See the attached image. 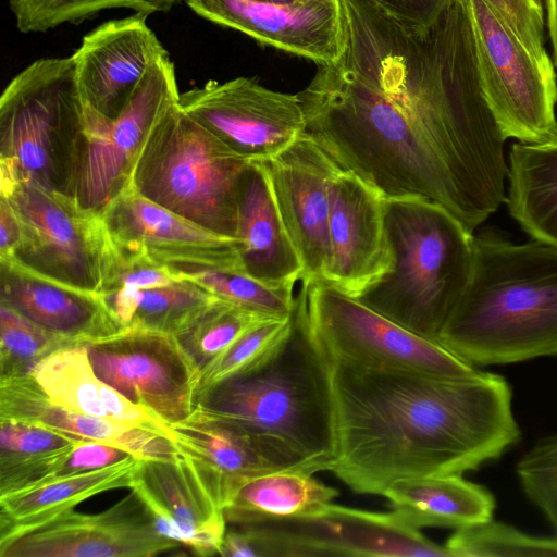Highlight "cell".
<instances>
[{
	"mask_svg": "<svg viewBox=\"0 0 557 557\" xmlns=\"http://www.w3.org/2000/svg\"><path fill=\"white\" fill-rule=\"evenodd\" d=\"M297 95L305 132L384 199L434 202L470 232L506 202V137L482 91L374 85L337 61Z\"/></svg>",
	"mask_w": 557,
	"mask_h": 557,
	"instance_id": "obj_1",
	"label": "cell"
},
{
	"mask_svg": "<svg viewBox=\"0 0 557 557\" xmlns=\"http://www.w3.org/2000/svg\"><path fill=\"white\" fill-rule=\"evenodd\" d=\"M332 381L331 472L356 493L382 495L406 478L462 475L520 438L510 385L492 372L443 376L332 362Z\"/></svg>",
	"mask_w": 557,
	"mask_h": 557,
	"instance_id": "obj_2",
	"label": "cell"
},
{
	"mask_svg": "<svg viewBox=\"0 0 557 557\" xmlns=\"http://www.w3.org/2000/svg\"><path fill=\"white\" fill-rule=\"evenodd\" d=\"M195 412L244 435L276 470L311 474L337 460L332 362L308 314V283L295 296L283 337L247 368L196 397Z\"/></svg>",
	"mask_w": 557,
	"mask_h": 557,
	"instance_id": "obj_3",
	"label": "cell"
},
{
	"mask_svg": "<svg viewBox=\"0 0 557 557\" xmlns=\"http://www.w3.org/2000/svg\"><path fill=\"white\" fill-rule=\"evenodd\" d=\"M436 341L472 366L557 358V248L474 237L469 283Z\"/></svg>",
	"mask_w": 557,
	"mask_h": 557,
	"instance_id": "obj_4",
	"label": "cell"
},
{
	"mask_svg": "<svg viewBox=\"0 0 557 557\" xmlns=\"http://www.w3.org/2000/svg\"><path fill=\"white\" fill-rule=\"evenodd\" d=\"M385 232L392 269L356 298L436 341L469 283L474 236L446 209L422 199H385Z\"/></svg>",
	"mask_w": 557,
	"mask_h": 557,
	"instance_id": "obj_5",
	"label": "cell"
},
{
	"mask_svg": "<svg viewBox=\"0 0 557 557\" xmlns=\"http://www.w3.org/2000/svg\"><path fill=\"white\" fill-rule=\"evenodd\" d=\"M84 122L72 55L28 64L0 98V181L72 198Z\"/></svg>",
	"mask_w": 557,
	"mask_h": 557,
	"instance_id": "obj_6",
	"label": "cell"
},
{
	"mask_svg": "<svg viewBox=\"0 0 557 557\" xmlns=\"http://www.w3.org/2000/svg\"><path fill=\"white\" fill-rule=\"evenodd\" d=\"M249 163L178 101L150 132L127 183L148 200L237 239L238 191Z\"/></svg>",
	"mask_w": 557,
	"mask_h": 557,
	"instance_id": "obj_7",
	"label": "cell"
},
{
	"mask_svg": "<svg viewBox=\"0 0 557 557\" xmlns=\"http://www.w3.org/2000/svg\"><path fill=\"white\" fill-rule=\"evenodd\" d=\"M0 197L11 205L21 226L9 261L69 286L102 292L113 246L100 214L30 182L0 181Z\"/></svg>",
	"mask_w": 557,
	"mask_h": 557,
	"instance_id": "obj_8",
	"label": "cell"
},
{
	"mask_svg": "<svg viewBox=\"0 0 557 557\" xmlns=\"http://www.w3.org/2000/svg\"><path fill=\"white\" fill-rule=\"evenodd\" d=\"M308 283L312 332L332 362L443 376L478 369L435 339L418 335L323 281Z\"/></svg>",
	"mask_w": 557,
	"mask_h": 557,
	"instance_id": "obj_9",
	"label": "cell"
},
{
	"mask_svg": "<svg viewBox=\"0 0 557 557\" xmlns=\"http://www.w3.org/2000/svg\"><path fill=\"white\" fill-rule=\"evenodd\" d=\"M480 78L503 135L542 143L557 135V77L549 55L527 48L486 0H469Z\"/></svg>",
	"mask_w": 557,
	"mask_h": 557,
	"instance_id": "obj_10",
	"label": "cell"
},
{
	"mask_svg": "<svg viewBox=\"0 0 557 557\" xmlns=\"http://www.w3.org/2000/svg\"><path fill=\"white\" fill-rule=\"evenodd\" d=\"M251 539L260 557H450L393 511L372 512L331 503L296 517L233 524Z\"/></svg>",
	"mask_w": 557,
	"mask_h": 557,
	"instance_id": "obj_11",
	"label": "cell"
},
{
	"mask_svg": "<svg viewBox=\"0 0 557 557\" xmlns=\"http://www.w3.org/2000/svg\"><path fill=\"white\" fill-rule=\"evenodd\" d=\"M175 66L163 55L148 70L134 97L114 120L85 108L84 135L73 199L101 214L125 187L145 140L166 111L180 101Z\"/></svg>",
	"mask_w": 557,
	"mask_h": 557,
	"instance_id": "obj_12",
	"label": "cell"
},
{
	"mask_svg": "<svg viewBox=\"0 0 557 557\" xmlns=\"http://www.w3.org/2000/svg\"><path fill=\"white\" fill-rule=\"evenodd\" d=\"M95 373L168 425L193 413L201 372L174 335L125 329L83 344Z\"/></svg>",
	"mask_w": 557,
	"mask_h": 557,
	"instance_id": "obj_13",
	"label": "cell"
},
{
	"mask_svg": "<svg viewBox=\"0 0 557 557\" xmlns=\"http://www.w3.org/2000/svg\"><path fill=\"white\" fill-rule=\"evenodd\" d=\"M180 107L249 162H265L306 131L297 94L272 90L251 77L208 81L181 94Z\"/></svg>",
	"mask_w": 557,
	"mask_h": 557,
	"instance_id": "obj_14",
	"label": "cell"
},
{
	"mask_svg": "<svg viewBox=\"0 0 557 557\" xmlns=\"http://www.w3.org/2000/svg\"><path fill=\"white\" fill-rule=\"evenodd\" d=\"M180 545L163 535L135 491L100 513L70 509L0 532V557H152Z\"/></svg>",
	"mask_w": 557,
	"mask_h": 557,
	"instance_id": "obj_15",
	"label": "cell"
},
{
	"mask_svg": "<svg viewBox=\"0 0 557 557\" xmlns=\"http://www.w3.org/2000/svg\"><path fill=\"white\" fill-rule=\"evenodd\" d=\"M113 247L181 272H245L240 242L213 233L150 200L127 183L101 212Z\"/></svg>",
	"mask_w": 557,
	"mask_h": 557,
	"instance_id": "obj_16",
	"label": "cell"
},
{
	"mask_svg": "<svg viewBox=\"0 0 557 557\" xmlns=\"http://www.w3.org/2000/svg\"><path fill=\"white\" fill-rule=\"evenodd\" d=\"M198 16L319 65L341 60L348 42L342 0L288 4L256 0H184Z\"/></svg>",
	"mask_w": 557,
	"mask_h": 557,
	"instance_id": "obj_17",
	"label": "cell"
},
{
	"mask_svg": "<svg viewBox=\"0 0 557 557\" xmlns=\"http://www.w3.org/2000/svg\"><path fill=\"white\" fill-rule=\"evenodd\" d=\"M263 164L304 264L301 282L324 281L330 260V184L341 168L306 132Z\"/></svg>",
	"mask_w": 557,
	"mask_h": 557,
	"instance_id": "obj_18",
	"label": "cell"
},
{
	"mask_svg": "<svg viewBox=\"0 0 557 557\" xmlns=\"http://www.w3.org/2000/svg\"><path fill=\"white\" fill-rule=\"evenodd\" d=\"M147 15L107 21L82 39L72 54L84 107L116 119L134 97L148 70L169 54L147 24Z\"/></svg>",
	"mask_w": 557,
	"mask_h": 557,
	"instance_id": "obj_19",
	"label": "cell"
},
{
	"mask_svg": "<svg viewBox=\"0 0 557 557\" xmlns=\"http://www.w3.org/2000/svg\"><path fill=\"white\" fill-rule=\"evenodd\" d=\"M330 260L323 282L358 297L392 269L385 199L352 172L330 184Z\"/></svg>",
	"mask_w": 557,
	"mask_h": 557,
	"instance_id": "obj_20",
	"label": "cell"
},
{
	"mask_svg": "<svg viewBox=\"0 0 557 557\" xmlns=\"http://www.w3.org/2000/svg\"><path fill=\"white\" fill-rule=\"evenodd\" d=\"M131 488L163 535L198 556L220 555L227 530L224 511L183 455L139 460Z\"/></svg>",
	"mask_w": 557,
	"mask_h": 557,
	"instance_id": "obj_21",
	"label": "cell"
},
{
	"mask_svg": "<svg viewBox=\"0 0 557 557\" xmlns=\"http://www.w3.org/2000/svg\"><path fill=\"white\" fill-rule=\"evenodd\" d=\"M0 302L79 345L124 330L99 294L47 278L14 261H0Z\"/></svg>",
	"mask_w": 557,
	"mask_h": 557,
	"instance_id": "obj_22",
	"label": "cell"
},
{
	"mask_svg": "<svg viewBox=\"0 0 557 557\" xmlns=\"http://www.w3.org/2000/svg\"><path fill=\"white\" fill-rule=\"evenodd\" d=\"M0 419H13L81 441L120 447L139 460L169 459L176 454L165 435L124 422L97 418L53 403L32 374L0 377Z\"/></svg>",
	"mask_w": 557,
	"mask_h": 557,
	"instance_id": "obj_23",
	"label": "cell"
},
{
	"mask_svg": "<svg viewBox=\"0 0 557 557\" xmlns=\"http://www.w3.org/2000/svg\"><path fill=\"white\" fill-rule=\"evenodd\" d=\"M237 239L246 274L294 286L304 264L281 218L263 162H250L238 191Z\"/></svg>",
	"mask_w": 557,
	"mask_h": 557,
	"instance_id": "obj_24",
	"label": "cell"
},
{
	"mask_svg": "<svg viewBox=\"0 0 557 557\" xmlns=\"http://www.w3.org/2000/svg\"><path fill=\"white\" fill-rule=\"evenodd\" d=\"M33 377L50 399L75 412L137 425L171 438V426L131 403L94 371L84 345L59 349L39 361Z\"/></svg>",
	"mask_w": 557,
	"mask_h": 557,
	"instance_id": "obj_25",
	"label": "cell"
},
{
	"mask_svg": "<svg viewBox=\"0 0 557 557\" xmlns=\"http://www.w3.org/2000/svg\"><path fill=\"white\" fill-rule=\"evenodd\" d=\"M170 426L180 454L223 511L242 483L276 470L244 435L220 421L193 411L186 420Z\"/></svg>",
	"mask_w": 557,
	"mask_h": 557,
	"instance_id": "obj_26",
	"label": "cell"
},
{
	"mask_svg": "<svg viewBox=\"0 0 557 557\" xmlns=\"http://www.w3.org/2000/svg\"><path fill=\"white\" fill-rule=\"evenodd\" d=\"M382 496L393 512L417 530L426 527L463 528L491 520L493 494L460 474L399 479Z\"/></svg>",
	"mask_w": 557,
	"mask_h": 557,
	"instance_id": "obj_27",
	"label": "cell"
},
{
	"mask_svg": "<svg viewBox=\"0 0 557 557\" xmlns=\"http://www.w3.org/2000/svg\"><path fill=\"white\" fill-rule=\"evenodd\" d=\"M506 202L534 240L557 248V135L511 146Z\"/></svg>",
	"mask_w": 557,
	"mask_h": 557,
	"instance_id": "obj_28",
	"label": "cell"
},
{
	"mask_svg": "<svg viewBox=\"0 0 557 557\" xmlns=\"http://www.w3.org/2000/svg\"><path fill=\"white\" fill-rule=\"evenodd\" d=\"M139 459L70 475L53 476L32 488L0 497V532L41 523L100 493L132 487Z\"/></svg>",
	"mask_w": 557,
	"mask_h": 557,
	"instance_id": "obj_29",
	"label": "cell"
},
{
	"mask_svg": "<svg viewBox=\"0 0 557 557\" xmlns=\"http://www.w3.org/2000/svg\"><path fill=\"white\" fill-rule=\"evenodd\" d=\"M337 494L311 473L271 470L242 483L225 505L224 516L232 525L302 516L331 503Z\"/></svg>",
	"mask_w": 557,
	"mask_h": 557,
	"instance_id": "obj_30",
	"label": "cell"
},
{
	"mask_svg": "<svg viewBox=\"0 0 557 557\" xmlns=\"http://www.w3.org/2000/svg\"><path fill=\"white\" fill-rule=\"evenodd\" d=\"M78 442L48 428L0 419V497L55 476Z\"/></svg>",
	"mask_w": 557,
	"mask_h": 557,
	"instance_id": "obj_31",
	"label": "cell"
},
{
	"mask_svg": "<svg viewBox=\"0 0 557 557\" xmlns=\"http://www.w3.org/2000/svg\"><path fill=\"white\" fill-rule=\"evenodd\" d=\"M122 329L176 335L215 296L183 278L153 288L122 287L99 294Z\"/></svg>",
	"mask_w": 557,
	"mask_h": 557,
	"instance_id": "obj_32",
	"label": "cell"
},
{
	"mask_svg": "<svg viewBox=\"0 0 557 557\" xmlns=\"http://www.w3.org/2000/svg\"><path fill=\"white\" fill-rule=\"evenodd\" d=\"M184 0H8L16 28L46 33L64 24H79L103 11L127 9L144 15L171 11Z\"/></svg>",
	"mask_w": 557,
	"mask_h": 557,
	"instance_id": "obj_33",
	"label": "cell"
},
{
	"mask_svg": "<svg viewBox=\"0 0 557 557\" xmlns=\"http://www.w3.org/2000/svg\"><path fill=\"white\" fill-rule=\"evenodd\" d=\"M264 319L273 318L260 317L215 297L174 336L202 373L246 330Z\"/></svg>",
	"mask_w": 557,
	"mask_h": 557,
	"instance_id": "obj_34",
	"label": "cell"
},
{
	"mask_svg": "<svg viewBox=\"0 0 557 557\" xmlns=\"http://www.w3.org/2000/svg\"><path fill=\"white\" fill-rule=\"evenodd\" d=\"M178 273L181 277L193 281L215 297L263 318H288L294 309V286L290 285H269L237 271L201 270Z\"/></svg>",
	"mask_w": 557,
	"mask_h": 557,
	"instance_id": "obj_35",
	"label": "cell"
},
{
	"mask_svg": "<svg viewBox=\"0 0 557 557\" xmlns=\"http://www.w3.org/2000/svg\"><path fill=\"white\" fill-rule=\"evenodd\" d=\"M445 547L450 557H557V536L530 535L511 525L491 519L456 529L445 543Z\"/></svg>",
	"mask_w": 557,
	"mask_h": 557,
	"instance_id": "obj_36",
	"label": "cell"
},
{
	"mask_svg": "<svg viewBox=\"0 0 557 557\" xmlns=\"http://www.w3.org/2000/svg\"><path fill=\"white\" fill-rule=\"evenodd\" d=\"M75 344L54 335L0 302V377L32 374L52 352Z\"/></svg>",
	"mask_w": 557,
	"mask_h": 557,
	"instance_id": "obj_37",
	"label": "cell"
},
{
	"mask_svg": "<svg viewBox=\"0 0 557 557\" xmlns=\"http://www.w3.org/2000/svg\"><path fill=\"white\" fill-rule=\"evenodd\" d=\"M516 473L525 496L557 533V434L542 437L527 450Z\"/></svg>",
	"mask_w": 557,
	"mask_h": 557,
	"instance_id": "obj_38",
	"label": "cell"
},
{
	"mask_svg": "<svg viewBox=\"0 0 557 557\" xmlns=\"http://www.w3.org/2000/svg\"><path fill=\"white\" fill-rule=\"evenodd\" d=\"M290 315L264 319L246 330L206 370L202 371L197 396L213 384L252 364L270 350L287 332Z\"/></svg>",
	"mask_w": 557,
	"mask_h": 557,
	"instance_id": "obj_39",
	"label": "cell"
},
{
	"mask_svg": "<svg viewBox=\"0 0 557 557\" xmlns=\"http://www.w3.org/2000/svg\"><path fill=\"white\" fill-rule=\"evenodd\" d=\"M180 280L178 270L170 265L146 256L123 253L113 247L109 273L100 294L122 287H161Z\"/></svg>",
	"mask_w": 557,
	"mask_h": 557,
	"instance_id": "obj_40",
	"label": "cell"
},
{
	"mask_svg": "<svg viewBox=\"0 0 557 557\" xmlns=\"http://www.w3.org/2000/svg\"><path fill=\"white\" fill-rule=\"evenodd\" d=\"M522 44L536 54L544 47V0H486Z\"/></svg>",
	"mask_w": 557,
	"mask_h": 557,
	"instance_id": "obj_41",
	"label": "cell"
},
{
	"mask_svg": "<svg viewBox=\"0 0 557 557\" xmlns=\"http://www.w3.org/2000/svg\"><path fill=\"white\" fill-rule=\"evenodd\" d=\"M134 457L128 451L97 441H81L55 475H70L112 466ZM136 458V457H135Z\"/></svg>",
	"mask_w": 557,
	"mask_h": 557,
	"instance_id": "obj_42",
	"label": "cell"
},
{
	"mask_svg": "<svg viewBox=\"0 0 557 557\" xmlns=\"http://www.w3.org/2000/svg\"><path fill=\"white\" fill-rule=\"evenodd\" d=\"M403 23L428 26L433 23L451 0H370Z\"/></svg>",
	"mask_w": 557,
	"mask_h": 557,
	"instance_id": "obj_43",
	"label": "cell"
},
{
	"mask_svg": "<svg viewBox=\"0 0 557 557\" xmlns=\"http://www.w3.org/2000/svg\"><path fill=\"white\" fill-rule=\"evenodd\" d=\"M21 239V226L11 205L0 197V261L13 258Z\"/></svg>",
	"mask_w": 557,
	"mask_h": 557,
	"instance_id": "obj_44",
	"label": "cell"
},
{
	"mask_svg": "<svg viewBox=\"0 0 557 557\" xmlns=\"http://www.w3.org/2000/svg\"><path fill=\"white\" fill-rule=\"evenodd\" d=\"M546 23L553 48L554 66L557 67V0H544Z\"/></svg>",
	"mask_w": 557,
	"mask_h": 557,
	"instance_id": "obj_45",
	"label": "cell"
},
{
	"mask_svg": "<svg viewBox=\"0 0 557 557\" xmlns=\"http://www.w3.org/2000/svg\"><path fill=\"white\" fill-rule=\"evenodd\" d=\"M256 1L278 3V4H288V3H295V2L305 1V0H256Z\"/></svg>",
	"mask_w": 557,
	"mask_h": 557,
	"instance_id": "obj_46",
	"label": "cell"
}]
</instances>
